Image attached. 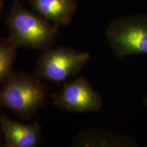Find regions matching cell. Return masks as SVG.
<instances>
[{"label":"cell","instance_id":"1","mask_svg":"<svg viewBox=\"0 0 147 147\" xmlns=\"http://www.w3.org/2000/svg\"><path fill=\"white\" fill-rule=\"evenodd\" d=\"M9 39L18 49L46 50L54 45L59 25L25 8L20 0H13L7 18Z\"/></svg>","mask_w":147,"mask_h":147},{"label":"cell","instance_id":"2","mask_svg":"<svg viewBox=\"0 0 147 147\" xmlns=\"http://www.w3.org/2000/svg\"><path fill=\"white\" fill-rule=\"evenodd\" d=\"M49 90L34 75L13 72L0 85V106L29 120L45 106Z\"/></svg>","mask_w":147,"mask_h":147},{"label":"cell","instance_id":"3","mask_svg":"<svg viewBox=\"0 0 147 147\" xmlns=\"http://www.w3.org/2000/svg\"><path fill=\"white\" fill-rule=\"evenodd\" d=\"M90 59V55L67 47L42 51L34 75L40 80L59 83L76 76Z\"/></svg>","mask_w":147,"mask_h":147},{"label":"cell","instance_id":"4","mask_svg":"<svg viewBox=\"0 0 147 147\" xmlns=\"http://www.w3.org/2000/svg\"><path fill=\"white\" fill-rule=\"evenodd\" d=\"M117 59L134 55H147V18H129L114 22L106 33Z\"/></svg>","mask_w":147,"mask_h":147},{"label":"cell","instance_id":"5","mask_svg":"<svg viewBox=\"0 0 147 147\" xmlns=\"http://www.w3.org/2000/svg\"><path fill=\"white\" fill-rule=\"evenodd\" d=\"M51 97L55 107L78 114L98 112L103 104L102 95L82 76L65 83L59 91L52 93Z\"/></svg>","mask_w":147,"mask_h":147},{"label":"cell","instance_id":"6","mask_svg":"<svg viewBox=\"0 0 147 147\" xmlns=\"http://www.w3.org/2000/svg\"><path fill=\"white\" fill-rule=\"evenodd\" d=\"M0 125L3 136V147H35L38 146L42 126L39 123L25 125L0 113Z\"/></svg>","mask_w":147,"mask_h":147},{"label":"cell","instance_id":"7","mask_svg":"<svg viewBox=\"0 0 147 147\" xmlns=\"http://www.w3.org/2000/svg\"><path fill=\"white\" fill-rule=\"evenodd\" d=\"M34 10L58 25H67L76 10L75 0H28Z\"/></svg>","mask_w":147,"mask_h":147},{"label":"cell","instance_id":"8","mask_svg":"<svg viewBox=\"0 0 147 147\" xmlns=\"http://www.w3.org/2000/svg\"><path fill=\"white\" fill-rule=\"evenodd\" d=\"M74 146L127 147L136 146L137 143L130 136L110 133L102 130L89 129L77 134L73 143Z\"/></svg>","mask_w":147,"mask_h":147},{"label":"cell","instance_id":"9","mask_svg":"<svg viewBox=\"0 0 147 147\" xmlns=\"http://www.w3.org/2000/svg\"><path fill=\"white\" fill-rule=\"evenodd\" d=\"M18 49L9 38L0 40V85L14 72Z\"/></svg>","mask_w":147,"mask_h":147},{"label":"cell","instance_id":"10","mask_svg":"<svg viewBox=\"0 0 147 147\" xmlns=\"http://www.w3.org/2000/svg\"><path fill=\"white\" fill-rule=\"evenodd\" d=\"M3 4V0H0V15H1V11H2Z\"/></svg>","mask_w":147,"mask_h":147},{"label":"cell","instance_id":"11","mask_svg":"<svg viewBox=\"0 0 147 147\" xmlns=\"http://www.w3.org/2000/svg\"><path fill=\"white\" fill-rule=\"evenodd\" d=\"M142 101H143V103H144V105L147 107V95H146V96H145L144 98H143Z\"/></svg>","mask_w":147,"mask_h":147},{"label":"cell","instance_id":"12","mask_svg":"<svg viewBox=\"0 0 147 147\" xmlns=\"http://www.w3.org/2000/svg\"><path fill=\"white\" fill-rule=\"evenodd\" d=\"M1 141H3V138L1 137V136H0V142H1Z\"/></svg>","mask_w":147,"mask_h":147}]
</instances>
